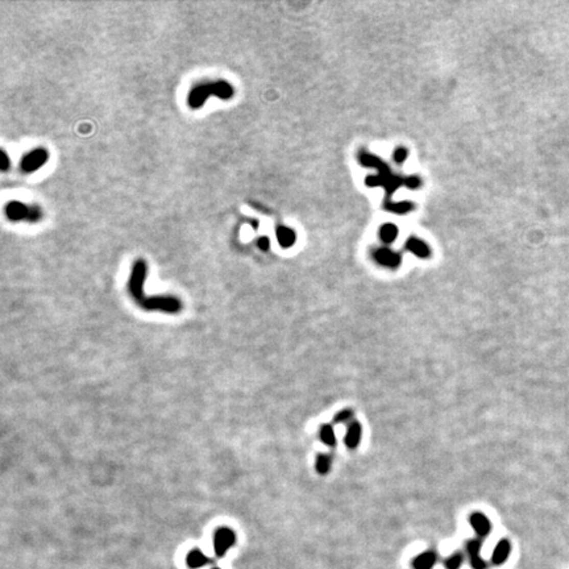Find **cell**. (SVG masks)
Returning <instances> with one entry per match:
<instances>
[{
  "mask_svg": "<svg viewBox=\"0 0 569 569\" xmlns=\"http://www.w3.org/2000/svg\"><path fill=\"white\" fill-rule=\"evenodd\" d=\"M397 233H398V229L395 228L394 225L388 224V225H384V227L381 228V231H380V238H381V240L384 241V243H391V241L397 238Z\"/></svg>",
  "mask_w": 569,
  "mask_h": 569,
  "instance_id": "obj_16",
  "label": "cell"
},
{
  "mask_svg": "<svg viewBox=\"0 0 569 569\" xmlns=\"http://www.w3.org/2000/svg\"><path fill=\"white\" fill-rule=\"evenodd\" d=\"M48 158H49V154H48L46 150L44 148H37V149L32 150L22 157L20 168L24 173H33L40 169L41 166H44Z\"/></svg>",
  "mask_w": 569,
  "mask_h": 569,
  "instance_id": "obj_4",
  "label": "cell"
},
{
  "mask_svg": "<svg viewBox=\"0 0 569 569\" xmlns=\"http://www.w3.org/2000/svg\"><path fill=\"white\" fill-rule=\"evenodd\" d=\"M332 465V457L327 454H320L318 455L315 460V469L319 475L324 476L331 470Z\"/></svg>",
  "mask_w": 569,
  "mask_h": 569,
  "instance_id": "obj_13",
  "label": "cell"
},
{
  "mask_svg": "<svg viewBox=\"0 0 569 569\" xmlns=\"http://www.w3.org/2000/svg\"><path fill=\"white\" fill-rule=\"evenodd\" d=\"M470 564H472L473 569H485L486 568V563L480 556L470 557Z\"/></svg>",
  "mask_w": 569,
  "mask_h": 569,
  "instance_id": "obj_20",
  "label": "cell"
},
{
  "mask_svg": "<svg viewBox=\"0 0 569 569\" xmlns=\"http://www.w3.org/2000/svg\"><path fill=\"white\" fill-rule=\"evenodd\" d=\"M235 94V88L227 81H216L202 83L191 88L187 97V103L193 110H198L203 106L210 97H218L223 100L231 99Z\"/></svg>",
  "mask_w": 569,
  "mask_h": 569,
  "instance_id": "obj_1",
  "label": "cell"
},
{
  "mask_svg": "<svg viewBox=\"0 0 569 569\" xmlns=\"http://www.w3.org/2000/svg\"><path fill=\"white\" fill-rule=\"evenodd\" d=\"M435 561H436V555L434 552H423L415 557L413 565L415 569H431Z\"/></svg>",
  "mask_w": 569,
  "mask_h": 569,
  "instance_id": "obj_10",
  "label": "cell"
},
{
  "mask_svg": "<svg viewBox=\"0 0 569 569\" xmlns=\"http://www.w3.org/2000/svg\"><path fill=\"white\" fill-rule=\"evenodd\" d=\"M406 247L410 252H413V253L418 257L425 258V257L430 256L429 247H427L423 241L418 240V239H410V240L407 241Z\"/></svg>",
  "mask_w": 569,
  "mask_h": 569,
  "instance_id": "obj_12",
  "label": "cell"
},
{
  "mask_svg": "<svg viewBox=\"0 0 569 569\" xmlns=\"http://www.w3.org/2000/svg\"><path fill=\"white\" fill-rule=\"evenodd\" d=\"M138 304L147 311H162V313L168 314H177L182 309L181 300L178 298L173 297V295L143 297Z\"/></svg>",
  "mask_w": 569,
  "mask_h": 569,
  "instance_id": "obj_2",
  "label": "cell"
},
{
  "mask_svg": "<svg viewBox=\"0 0 569 569\" xmlns=\"http://www.w3.org/2000/svg\"><path fill=\"white\" fill-rule=\"evenodd\" d=\"M405 158H406V150H405V149H398L397 152H395V161H397L398 163H399V162H404Z\"/></svg>",
  "mask_w": 569,
  "mask_h": 569,
  "instance_id": "obj_22",
  "label": "cell"
},
{
  "mask_svg": "<svg viewBox=\"0 0 569 569\" xmlns=\"http://www.w3.org/2000/svg\"><path fill=\"white\" fill-rule=\"evenodd\" d=\"M463 563V556L460 554H455L452 556H449L445 561V566L447 569H459Z\"/></svg>",
  "mask_w": 569,
  "mask_h": 569,
  "instance_id": "obj_19",
  "label": "cell"
},
{
  "mask_svg": "<svg viewBox=\"0 0 569 569\" xmlns=\"http://www.w3.org/2000/svg\"><path fill=\"white\" fill-rule=\"evenodd\" d=\"M320 439L327 447H335L336 445V436L331 424H324L320 429Z\"/></svg>",
  "mask_w": 569,
  "mask_h": 569,
  "instance_id": "obj_14",
  "label": "cell"
},
{
  "mask_svg": "<svg viewBox=\"0 0 569 569\" xmlns=\"http://www.w3.org/2000/svg\"><path fill=\"white\" fill-rule=\"evenodd\" d=\"M353 411L350 409H344L341 410V411H339L336 415L334 416V423H348L349 424L350 422H353Z\"/></svg>",
  "mask_w": 569,
  "mask_h": 569,
  "instance_id": "obj_17",
  "label": "cell"
},
{
  "mask_svg": "<svg viewBox=\"0 0 569 569\" xmlns=\"http://www.w3.org/2000/svg\"><path fill=\"white\" fill-rule=\"evenodd\" d=\"M277 239H278L281 247L289 248L295 243L297 235L293 229L286 228V227H279V228H277Z\"/></svg>",
  "mask_w": 569,
  "mask_h": 569,
  "instance_id": "obj_11",
  "label": "cell"
},
{
  "mask_svg": "<svg viewBox=\"0 0 569 569\" xmlns=\"http://www.w3.org/2000/svg\"><path fill=\"white\" fill-rule=\"evenodd\" d=\"M215 569H218V568H215Z\"/></svg>",
  "mask_w": 569,
  "mask_h": 569,
  "instance_id": "obj_24",
  "label": "cell"
},
{
  "mask_svg": "<svg viewBox=\"0 0 569 569\" xmlns=\"http://www.w3.org/2000/svg\"><path fill=\"white\" fill-rule=\"evenodd\" d=\"M470 526L473 527V530L476 531V534L484 538L490 532L491 525L490 520L488 519V516L484 515L482 513H473L469 518Z\"/></svg>",
  "mask_w": 569,
  "mask_h": 569,
  "instance_id": "obj_7",
  "label": "cell"
},
{
  "mask_svg": "<svg viewBox=\"0 0 569 569\" xmlns=\"http://www.w3.org/2000/svg\"><path fill=\"white\" fill-rule=\"evenodd\" d=\"M235 541L236 535L232 530L227 529V527H222V529L218 530L215 532V538H214V548H215L216 556H224L228 548L235 544Z\"/></svg>",
  "mask_w": 569,
  "mask_h": 569,
  "instance_id": "obj_5",
  "label": "cell"
},
{
  "mask_svg": "<svg viewBox=\"0 0 569 569\" xmlns=\"http://www.w3.org/2000/svg\"><path fill=\"white\" fill-rule=\"evenodd\" d=\"M480 551H481V540L480 539H473L466 546V552L469 554L470 557L480 556Z\"/></svg>",
  "mask_w": 569,
  "mask_h": 569,
  "instance_id": "obj_18",
  "label": "cell"
},
{
  "mask_svg": "<svg viewBox=\"0 0 569 569\" xmlns=\"http://www.w3.org/2000/svg\"><path fill=\"white\" fill-rule=\"evenodd\" d=\"M361 436H363V425H361V423L357 422V420L350 422L347 427V434H345L344 438V443L347 445V448L356 449L360 445Z\"/></svg>",
  "mask_w": 569,
  "mask_h": 569,
  "instance_id": "obj_6",
  "label": "cell"
},
{
  "mask_svg": "<svg viewBox=\"0 0 569 569\" xmlns=\"http://www.w3.org/2000/svg\"><path fill=\"white\" fill-rule=\"evenodd\" d=\"M0 169H2V172H7V170L10 169V158H8V154L6 153V150L2 149V163H0Z\"/></svg>",
  "mask_w": 569,
  "mask_h": 569,
  "instance_id": "obj_21",
  "label": "cell"
},
{
  "mask_svg": "<svg viewBox=\"0 0 569 569\" xmlns=\"http://www.w3.org/2000/svg\"><path fill=\"white\" fill-rule=\"evenodd\" d=\"M509 554H510V543L506 540V539H504V540H501L500 543L495 546L493 556H491V560H493V563L500 565V564L506 561L507 557H509Z\"/></svg>",
  "mask_w": 569,
  "mask_h": 569,
  "instance_id": "obj_9",
  "label": "cell"
},
{
  "mask_svg": "<svg viewBox=\"0 0 569 569\" xmlns=\"http://www.w3.org/2000/svg\"><path fill=\"white\" fill-rule=\"evenodd\" d=\"M258 247H260V249H263V250L269 249V239L261 238L260 240H258Z\"/></svg>",
  "mask_w": 569,
  "mask_h": 569,
  "instance_id": "obj_23",
  "label": "cell"
},
{
  "mask_svg": "<svg viewBox=\"0 0 569 569\" xmlns=\"http://www.w3.org/2000/svg\"><path fill=\"white\" fill-rule=\"evenodd\" d=\"M377 263L388 268H397L400 264V256L389 249H380L374 254Z\"/></svg>",
  "mask_w": 569,
  "mask_h": 569,
  "instance_id": "obj_8",
  "label": "cell"
},
{
  "mask_svg": "<svg viewBox=\"0 0 569 569\" xmlns=\"http://www.w3.org/2000/svg\"><path fill=\"white\" fill-rule=\"evenodd\" d=\"M4 210H6L7 218L12 220V222H19V220L22 219H28L31 222H37L41 218V212L37 207L31 208V207L25 206L21 202H17V200L8 202Z\"/></svg>",
  "mask_w": 569,
  "mask_h": 569,
  "instance_id": "obj_3",
  "label": "cell"
},
{
  "mask_svg": "<svg viewBox=\"0 0 569 569\" xmlns=\"http://www.w3.org/2000/svg\"><path fill=\"white\" fill-rule=\"evenodd\" d=\"M207 561H208V559H207V557L198 550H194L193 552H190L187 556V564L191 566V568L203 566Z\"/></svg>",
  "mask_w": 569,
  "mask_h": 569,
  "instance_id": "obj_15",
  "label": "cell"
}]
</instances>
